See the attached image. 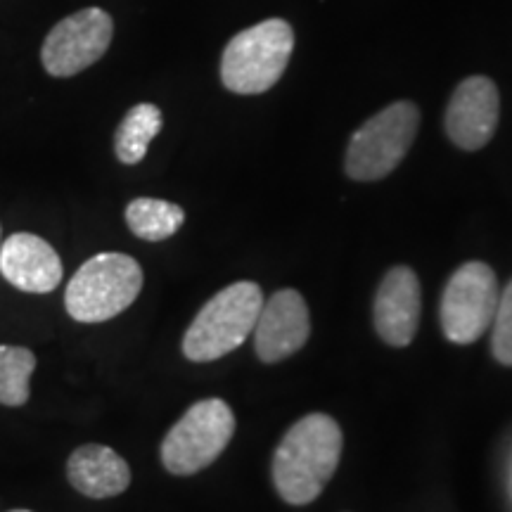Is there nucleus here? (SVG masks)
<instances>
[{
  "label": "nucleus",
  "instance_id": "f257e3e1",
  "mask_svg": "<svg viewBox=\"0 0 512 512\" xmlns=\"http://www.w3.org/2000/svg\"><path fill=\"white\" fill-rule=\"evenodd\" d=\"M344 437L337 420L311 413L294 422L273 453L275 491L290 505H309L323 494L342 458Z\"/></svg>",
  "mask_w": 512,
  "mask_h": 512
},
{
  "label": "nucleus",
  "instance_id": "f03ea898",
  "mask_svg": "<svg viewBox=\"0 0 512 512\" xmlns=\"http://www.w3.org/2000/svg\"><path fill=\"white\" fill-rule=\"evenodd\" d=\"M264 302V292L256 283L245 280L223 287L202 306L185 330V358L192 363H209L240 349L254 332Z\"/></svg>",
  "mask_w": 512,
  "mask_h": 512
},
{
  "label": "nucleus",
  "instance_id": "7ed1b4c3",
  "mask_svg": "<svg viewBox=\"0 0 512 512\" xmlns=\"http://www.w3.org/2000/svg\"><path fill=\"white\" fill-rule=\"evenodd\" d=\"M294 50V31L285 19H264L228 41L221 57V81L230 93L271 91L285 74Z\"/></svg>",
  "mask_w": 512,
  "mask_h": 512
},
{
  "label": "nucleus",
  "instance_id": "20e7f679",
  "mask_svg": "<svg viewBox=\"0 0 512 512\" xmlns=\"http://www.w3.org/2000/svg\"><path fill=\"white\" fill-rule=\"evenodd\" d=\"M143 268L133 256L102 252L88 259L64 292L67 313L79 323H105L138 299Z\"/></svg>",
  "mask_w": 512,
  "mask_h": 512
},
{
  "label": "nucleus",
  "instance_id": "39448f33",
  "mask_svg": "<svg viewBox=\"0 0 512 512\" xmlns=\"http://www.w3.org/2000/svg\"><path fill=\"white\" fill-rule=\"evenodd\" d=\"M420 128V110L408 100L384 107L351 136L344 169L354 181H380L403 162Z\"/></svg>",
  "mask_w": 512,
  "mask_h": 512
},
{
  "label": "nucleus",
  "instance_id": "423d86ee",
  "mask_svg": "<svg viewBox=\"0 0 512 512\" xmlns=\"http://www.w3.org/2000/svg\"><path fill=\"white\" fill-rule=\"evenodd\" d=\"M235 434V415L221 399L192 403L162 441V463L171 475L188 477L226 451Z\"/></svg>",
  "mask_w": 512,
  "mask_h": 512
},
{
  "label": "nucleus",
  "instance_id": "0eeeda50",
  "mask_svg": "<svg viewBox=\"0 0 512 512\" xmlns=\"http://www.w3.org/2000/svg\"><path fill=\"white\" fill-rule=\"evenodd\" d=\"M498 299V278L494 268L484 261H467L448 278L441 294L439 320L448 342L465 344L477 342L494 325Z\"/></svg>",
  "mask_w": 512,
  "mask_h": 512
},
{
  "label": "nucleus",
  "instance_id": "6e6552de",
  "mask_svg": "<svg viewBox=\"0 0 512 512\" xmlns=\"http://www.w3.org/2000/svg\"><path fill=\"white\" fill-rule=\"evenodd\" d=\"M114 19L102 8H86L57 22L41 48L43 69L55 79L81 74L107 53Z\"/></svg>",
  "mask_w": 512,
  "mask_h": 512
},
{
  "label": "nucleus",
  "instance_id": "1a4fd4ad",
  "mask_svg": "<svg viewBox=\"0 0 512 512\" xmlns=\"http://www.w3.org/2000/svg\"><path fill=\"white\" fill-rule=\"evenodd\" d=\"M501 117V98L496 83L486 76H470L448 100L444 126L451 143L475 152L494 138Z\"/></svg>",
  "mask_w": 512,
  "mask_h": 512
},
{
  "label": "nucleus",
  "instance_id": "9d476101",
  "mask_svg": "<svg viewBox=\"0 0 512 512\" xmlns=\"http://www.w3.org/2000/svg\"><path fill=\"white\" fill-rule=\"evenodd\" d=\"M311 316L297 290H278L264 302L254 325V349L264 363H280L309 342Z\"/></svg>",
  "mask_w": 512,
  "mask_h": 512
},
{
  "label": "nucleus",
  "instance_id": "9b49d317",
  "mask_svg": "<svg viewBox=\"0 0 512 512\" xmlns=\"http://www.w3.org/2000/svg\"><path fill=\"white\" fill-rule=\"evenodd\" d=\"M375 330L389 347H408L420 328V280L413 268L394 266L382 278L373 306Z\"/></svg>",
  "mask_w": 512,
  "mask_h": 512
},
{
  "label": "nucleus",
  "instance_id": "f8f14e48",
  "mask_svg": "<svg viewBox=\"0 0 512 512\" xmlns=\"http://www.w3.org/2000/svg\"><path fill=\"white\" fill-rule=\"evenodd\" d=\"M0 273L17 290L48 294L62 283V261L50 242L34 233H15L0 245Z\"/></svg>",
  "mask_w": 512,
  "mask_h": 512
},
{
  "label": "nucleus",
  "instance_id": "ddd939ff",
  "mask_svg": "<svg viewBox=\"0 0 512 512\" xmlns=\"http://www.w3.org/2000/svg\"><path fill=\"white\" fill-rule=\"evenodd\" d=\"M69 484L88 498H114L131 484V467L117 451L102 444H86L69 456Z\"/></svg>",
  "mask_w": 512,
  "mask_h": 512
},
{
  "label": "nucleus",
  "instance_id": "4468645a",
  "mask_svg": "<svg viewBox=\"0 0 512 512\" xmlns=\"http://www.w3.org/2000/svg\"><path fill=\"white\" fill-rule=\"evenodd\" d=\"M162 110L152 102H140L131 107L114 133V152L121 164H140L147 155V147L162 131Z\"/></svg>",
  "mask_w": 512,
  "mask_h": 512
},
{
  "label": "nucleus",
  "instance_id": "2eb2a0df",
  "mask_svg": "<svg viewBox=\"0 0 512 512\" xmlns=\"http://www.w3.org/2000/svg\"><path fill=\"white\" fill-rule=\"evenodd\" d=\"M126 223L140 240L162 242L176 235L185 223V211L174 202L138 197L126 207Z\"/></svg>",
  "mask_w": 512,
  "mask_h": 512
},
{
  "label": "nucleus",
  "instance_id": "dca6fc26",
  "mask_svg": "<svg viewBox=\"0 0 512 512\" xmlns=\"http://www.w3.org/2000/svg\"><path fill=\"white\" fill-rule=\"evenodd\" d=\"M36 370L34 351L0 344V403L24 406L31 396V375Z\"/></svg>",
  "mask_w": 512,
  "mask_h": 512
},
{
  "label": "nucleus",
  "instance_id": "f3484780",
  "mask_svg": "<svg viewBox=\"0 0 512 512\" xmlns=\"http://www.w3.org/2000/svg\"><path fill=\"white\" fill-rule=\"evenodd\" d=\"M491 351L501 366L512 368V280L501 292L494 325H491Z\"/></svg>",
  "mask_w": 512,
  "mask_h": 512
},
{
  "label": "nucleus",
  "instance_id": "a211bd4d",
  "mask_svg": "<svg viewBox=\"0 0 512 512\" xmlns=\"http://www.w3.org/2000/svg\"><path fill=\"white\" fill-rule=\"evenodd\" d=\"M10 512H31V510H10Z\"/></svg>",
  "mask_w": 512,
  "mask_h": 512
},
{
  "label": "nucleus",
  "instance_id": "6ab92c4d",
  "mask_svg": "<svg viewBox=\"0 0 512 512\" xmlns=\"http://www.w3.org/2000/svg\"><path fill=\"white\" fill-rule=\"evenodd\" d=\"M0 233H3V230H0ZM0 245H3V242H0Z\"/></svg>",
  "mask_w": 512,
  "mask_h": 512
}]
</instances>
